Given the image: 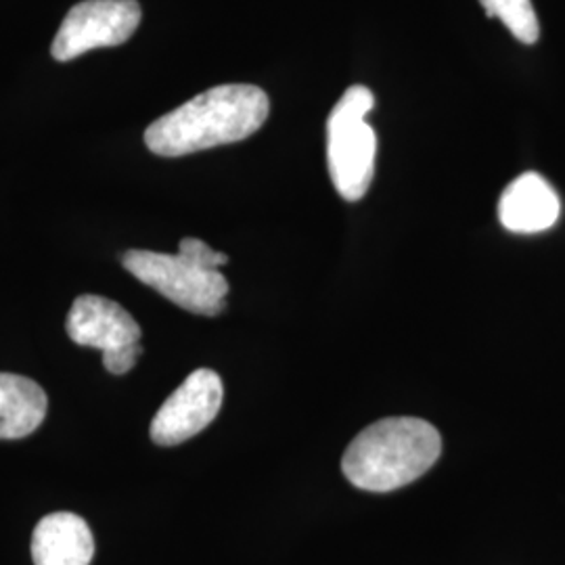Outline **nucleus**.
Returning a JSON list of instances; mask_svg holds the SVG:
<instances>
[{
	"instance_id": "obj_3",
	"label": "nucleus",
	"mask_w": 565,
	"mask_h": 565,
	"mask_svg": "<svg viewBox=\"0 0 565 565\" xmlns=\"http://www.w3.org/2000/svg\"><path fill=\"white\" fill-rule=\"evenodd\" d=\"M375 97L366 86H350L327 120V166L345 202L363 200L375 174L377 137L366 124Z\"/></svg>"
},
{
	"instance_id": "obj_1",
	"label": "nucleus",
	"mask_w": 565,
	"mask_h": 565,
	"mask_svg": "<svg viewBox=\"0 0 565 565\" xmlns=\"http://www.w3.org/2000/svg\"><path fill=\"white\" fill-rule=\"evenodd\" d=\"M270 102L254 84H223L193 97L145 130V145L162 158H181L239 142L264 126Z\"/></svg>"
},
{
	"instance_id": "obj_2",
	"label": "nucleus",
	"mask_w": 565,
	"mask_h": 565,
	"mask_svg": "<svg viewBox=\"0 0 565 565\" xmlns=\"http://www.w3.org/2000/svg\"><path fill=\"white\" fill-rule=\"evenodd\" d=\"M438 429L417 417H387L363 429L342 459L343 476L366 492H392L419 480L440 459Z\"/></svg>"
},
{
	"instance_id": "obj_13",
	"label": "nucleus",
	"mask_w": 565,
	"mask_h": 565,
	"mask_svg": "<svg viewBox=\"0 0 565 565\" xmlns=\"http://www.w3.org/2000/svg\"><path fill=\"white\" fill-rule=\"evenodd\" d=\"M142 354L141 343H132V345H124L111 352H103V364L109 373L114 375H124L128 373Z\"/></svg>"
},
{
	"instance_id": "obj_5",
	"label": "nucleus",
	"mask_w": 565,
	"mask_h": 565,
	"mask_svg": "<svg viewBox=\"0 0 565 565\" xmlns=\"http://www.w3.org/2000/svg\"><path fill=\"white\" fill-rule=\"evenodd\" d=\"M137 0H84L70 9L53 41L57 61H72L99 46H118L128 41L141 23Z\"/></svg>"
},
{
	"instance_id": "obj_4",
	"label": "nucleus",
	"mask_w": 565,
	"mask_h": 565,
	"mask_svg": "<svg viewBox=\"0 0 565 565\" xmlns=\"http://www.w3.org/2000/svg\"><path fill=\"white\" fill-rule=\"evenodd\" d=\"M121 263L132 277L193 315L216 317L226 306L228 281L223 273L193 263L182 254L130 249Z\"/></svg>"
},
{
	"instance_id": "obj_9",
	"label": "nucleus",
	"mask_w": 565,
	"mask_h": 565,
	"mask_svg": "<svg viewBox=\"0 0 565 565\" xmlns=\"http://www.w3.org/2000/svg\"><path fill=\"white\" fill-rule=\"evenodd\" d=\"M93 555V532L76 513H51L32 534L34 565H90Z\"/></svg>"
},
{
	"instance_id": "obj_11",
	"label": "nucleus",
	"mask_w": 565,
	"mask_h": 565,
	"mask_svg": "<svg viewBox=\"0 0 565 565\" xmlns=\"http://www.w3.org/2000/svg\"><path fill=\"white\" fill-rule=\"evenodd\" d=\"M488 18H499L507 30L524 44H534L541 36V25L532 0H480Z\"/></svg>"
},
{
	"instance_id": "obj_12",
	"label": "nucleus",
	"mask_w": 565,
	"mask_h": 565,
	"mask_svg": "<svg viewBox=\"0 0 565 565\" xmlns=\"http://www.w3.org/2000/svg\"><path fill=\"white\" fill-rule=\"evenodd\" d=\"M179 254L186 256L193 263L202 264L205 268H214V270H221V266L228 263L226 254L216 252L207 243L193 239V237L182 239L181 245H179Z\"/></svg>"
},
{
	"instance_id": "obj_8",
	"label": "nucleus",
	"mask_w": 565,
	"mask_h": 565,
	"mask_svg": "<svg viewBox=\"0 0 565 565\" xmlns=\"http://www.w3.org/2000/svg\"><path fill=\"white\" fill-rule=\"evenodd\" d=\"M562 212L559 195L536 172H525L503 191L499 221L511 233H543L557 223Z\"/></svg>"
},
{
	"instance_id": "obj_7",
	"label": "nucleus",
	"mask_w": 565,
	"mask_h": 565,
	"mask_svg": "<svg viewBox=\"0 0 565 565\" xmlns=\"http://www.w3.org/2000/svg\"><path fill=\"white\" fill-rule=\"evenodd\" d=\"M72 342L111 352L124 345L141 343V327L120 303L103 296H81L72 303L65 321Z\"/></svg>"
},
{
	"instance_id": "obj_10",
	"label": "nucleus",
	"mask_w": 565,
	"mask_h": 565,
	"mask_svg": "<svg viewBox=\"0 0 565 565\" xmlns=\"http://www.w3.org/2000/svg\"><path fill=\"white\" fill-rule=\"evenodd\" d=\"M49 398L30 377L0 373V440H20L41 427Z\"/></svg>"
},
{
	"instance_id": "obj_6",
	"label": "nucleus",
	"mask_w": 565,
	"mask_h": 565,
	"mask_svg": "<svg viewBox=\"0 0 565 565\" xmlns=\"http://www.w3.org/2000/svg\"><path fill=\"white\" fill-rule=\"evenodd\" d=\"M223 398V380L216 371H193L153 417L151 440L160 446H177L191 440L216 419Z\"/></svg>"
}]
</instances>
